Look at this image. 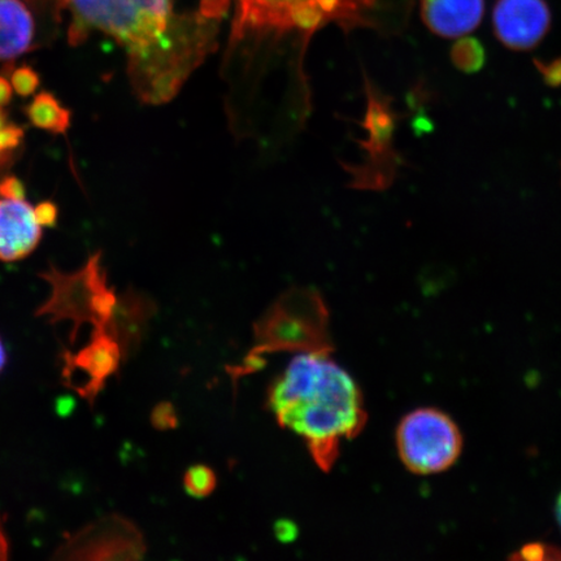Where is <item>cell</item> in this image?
Returning a JSON list of instances; mask_svg holds the SVG:
<instances>
[{
	"instance_id": "7c38bea8",
	"label": "cell",
	"mask_w": 561,
	"mask_h": 561,
	"mask_svg": "<svg viewBox=\"0 0 561 561\" xmlns=\"http://www.w3.org/2000/svg\"><path fill=\"white\" fill-rule=\"evenodd\" d=\"M421 18L444 38H461L481 24L485 0H421Z\"/></svg>"
},
{
	"instance_id": "30bf717a",
	"label": "cell",
	"mask_w": 561,
	"mask_h": 561,
	"mask_svg": "<svg viewBox=\"0 0 561 561\" xmlns=\"http://www.w3.org/2000/svg\"><path fill=\"white\" fill-rule=\"evenodd\" d=\"M42 227L25 201H0V261L18 262L30 256L42 240Z\"/></svg>"
},
{
	"instance_id": "8fae6325",
	"label": "cell",
	"mask_w": 561,
	"mask_h": 561,
	"mask_svg": "<svg viewBox=\"0 0 561 561\" xmlns=\"http://www.w3.org/2000/svg\"><path fill=\"white\" fill-rule=\"evenodd\" d=\"M156 311V304L142 293L128 290L118 296L115 311L104 331L121 346L124 362L136 353Z\"/></svg>"
},
{
	"instance_id": "ffe728a7",
	"label": "cell",
	"mask_w": 561,
	"mask_h": 561,
	"mask_svg": "<svg viewBox=\"0 0 561 561\" xmlns=\"http://www.w3.org/2000/svg\"><path fill=\"white\" fill-rule=\"evenodd\" d=\"M24 130L16 125H5L0 129V151H16L23 142Z\"/></svg>"
},
{
	"instance_id": "603a6c76",
	"label": "cell",
	"mask_w": 561,
	"mask_h": 561,
	"mask_svg": "<svg viewBox=\"0 0 561 561\" xmlns=\"http://www.w3.org/2000/svg\"><path fill=\"white\" fill-rule=\"evenodd\" d=\"M13 88L4 76H0V107L9 104L12 101Z\"/></svg>"
},
{
	"instance_id": "5b68a950",
	"label": "cell",
	"mask_w": 561,
	"mask_h": 561,
	"mask_svg": "<svg viewBox=\"0 0 561 561\" xmlns=\"http://www.w3.org/2000/svg\"><path fill=\"white\" fill-rule=\"evenodd\" d=\"M39 277L51 286V294L35 311V316L46 318L53 325L61 321L70 322V345H76L82 327L104 329L107 325L118 296L107 284L102 252L91 255L79 271L66 273L50 265L39 273Z\"/></svg>"
},
{
	"instance_id": "7402d4cb",
	"label": "cell",
	"mask_w": 561,
	"mask_h": 561,
	"mask_svg": "<svg viewBox=\"0 0 561 561\" xmlns=\"http://www.w3.org/2000/svg\"><path fill=\"white\" fill-rule=\"evenodd\" d=\"M535 61L547 85L552 88L561 85V58L549 62L538 60Z\"/></svg>"
},
{
	"instance_id": "52a82bcc",
	"label": "cell",
	"mask_w": 561,
	"mask_h": 561,
	"mask_svg": "<svg viewBox=\"0 0 561 561\" xmlns=\"http://www.w3.org/2000/svg\"><path fill=\"white\" fill-rule=\"evenodd\" d=\"M147 547L142 531L129 518L111 514L66 535L54 560L131 561L144 559Z\"/></svg>"
},
{
	"instance_id": "8992f818",
	"label": "cell",
	"mask_w": 561,
	"mask_h": 561,
	"mask_svg": "<svg viewBox=\"0 0 561 561\" xmlns=\"http://www.w3.org/2000/svg\"><path fill=\"white\" fill-rule=\"evenodd\" d=\"M399 458L409 471L427 476L447 471L462 450L454 420L436 409H419L404 416L397 430Z\"/></svg>"
},
{
	"instance_id": "d4e9b609",
	"label": "cell",
	"mask_w": 561,
	"mask_h": 561,
	"mask_svg": "<svg viewBox=\"0 0 561 561\" xmlns=\"http://www.w3.org/2000/svg\"><path fill=\"white\" fill-rule=\"evenodd\" d=\"M7 363V351L2 339H0V374H2Z\"/></svg>"
},
{
	"instance_id": "484cf974",
	"label": "cell",
	"mask_w": 561,
	"mask_h": 561,
	"mask_svg": "<svg viewBox=\"0 0 561 561\" xmlns=\"http://www.w3.org/2000/svg\"><path fill=\"white\" fill-rule=\"evenodd\" d=\"M5 125H7V114L2 110V107H0V129H2L3 126H5Z\"/></svg>"
},
{
	"instance_id": "6da1fadb",
	"label": "cell",
	"mask_w": 561,
	"mask_h": 561,
	"mask_svg": "<svg viewBox=\"0 0 561 561\" xmlns=\"http://www.w3.org/2000/svg\"><path fill=\"white\" fill-rule=\"evenodd\" d=\"M72 13L69 44L100 31L128 53L133 89L152 102H170L216 50L219 21L202 10L175 15L172 0H59Z\"/></svg>"
},
{
	"instance_id": "4fadbf2b",
	"label": "cell",
	"mask_w": 561,
	"mask_h": 561,
	"mask_svg": "<svg viewBox=\"0 0 561 561\" xmlns=\"http://www.w3.org/2000/svg\"><path fill=\"white\" fill-rule=\"evenodd\" d=\"M35 48V23L23 0H0V60H13Z\"/></svg>"
},
{
	"instance_id": "277c9868",
	"label": "cell",
	"mask_w": 561,
	"mask_h": 561,
	"mask_svg": "<svg viewBox=\"0 0 561 561\" xmlns=\"http://www.w3.org/2000/svg\"><path fill=\"white\" fill-rule=\"evenodd\" d=\"M254 343L240 366L229 369L234 381L261 369L265 355L332 354L329 310L321 294L310 287L284 293L256 321Z\"/></svg>"
},
{
	"instance_id": "ba28073f",
	"label": "cell",
	"mask_w": 561,
	"mask_h": 561,
	"mask_svg": "<svg viewBox=\"0 0 561 561\" xmlns=\"http://www.w3.org/2000/svg\"><path fill=\"white\" fill-rule=\"evenodd\" d=\"M60 360L62 385L90 405L95 404L104 386L125 363L121 346L104 329H93L81 350L62 351Z\"/></svg>"
},
{
	"instance_id": "2e32d148",
	"label": "cell",
	"mask_w": 561,
	"mask_h": 561,
	"mask_svg": "<svg viewBox=\"0 0 561 561\" xmlns=\"http://www.w3.org/2000/svg\"><path fill=\"white\" fill-rule=\"evenodd\" d=\"M217 477L213 469L206 466L188 468L184 476V488L188 495L206 497L216 489Z\"/></svg>"
},
{
	"instance_id": "4316f807",
	"label": "cell",
	"mask_w": 561,
	"mask_h": 561,
	"mask_svg": "<svg viewBox=\"0 0 561 561\" xmlns=\"http://www.w3.org/2000/svg\"><path fill=\"white\" fill-rule=\"evenodd\" d=\"M557 517H558V522L561 526V495L559 496V500L557 503Z\"/></svg>"
},
{
	"instance_id": "44dd1931",
	"label": "cell",
	"mask_w": 561,
	"mask_h": 561,
	"mask_svg": "<svg viewBox=\"0 0 561 561\" xmlns=\"http://www.w3.org/2000/svg\"><path fill=\"white\" fill-rule=\"evenodd\" d=\"M34 216L41 227L54 228L58 224L59 209L51 201L42 202L34 208Z\"/></svg>"
},
{
	"instance_id": "7a4b0ae2",
	"label": "cell",
	"mask_w": 561,
	"mask_h": 561,
	"mask_svg": "<svg viewBox=\"0 0 561 561\" xmlns=\"http://www.w3.org/2000/svg\"><path fill=\"white\" fill-rule=\"evenodd\" d=\"M268 405L278 424L304 438L316 465L331 471L343 440L367 423L359 386L331 354H299L271 385Z\"/></svg>"
},
{
	"instance_id": "d6986e66",
	"label": "cell",
	"mask_w": 561,
	"mask_h": 561,
	"mask_svg": "<svg viewBox=\"0 0 561 561\" xmlns=\"http://www.w3.org/2000/svg\"><path fill=\"white\" fill-rule=\"evenodd\" d=\"M0 198L25 201L26 191L23 182L16 175H7V178L0 180Z\"/></svg>"
},
{
	"instance_id": "ac0fdd59",
	"label": "cell",
	"mask_w": 561,
	"mask_h": 561,
	"mask_svg": "<svg viewBox=\"0 0 561 561\" xmlns=\"http://www.w3.org/2000/svg\"><path fill=\"white\" fill-rule=\"evenodd\" d=\"M151 423L157 430L167 431L178 425V416L170 403H161L151 413Z\"/></svg>"
},
{
	"instance_id": "3957f363",
	"label": "cell",
	"mask_w": 561,
	"mask_h": 561,
	"mask_svg": "<svg viewBox=\"0 0 561 561\" xmlns=\"http://www.w3.org/2000/svg\"><path fill=\"white\" fill-rule=\"evenodd\" d=\"M386 5V0H236L228 58L289 35L307 42L328 24L391 26Z\"/></svg>"
},
{
	"instance_id": "9a60e30c",
	"label": "cell",
	"mask_w": 561,
	"mask_h": 561,
	"mask_svg": "<svg viewBox=\"0 0 561 561\" xmlns=\"http://www.w3.org/2000/svg\"><path fill=\"white\" fill-rule=\"evenodd\" d=\"M454 66L465 73H477L485 65V48L476 38L461 37L451 48Z\"/></svg>"
},
{
	"instance_id": "5bb4252c",
	"label": "cell",
	"mask_w": 561,
	"mask_h": 561,
	"mask_svg": "<svg viewBox=\"0 0 561 561\" xmlns=\"http://www.w3.org/2000/svg\"><path fill=\"white\" fill-rule=\"evenodd\" d=\"M25 115L35 128L66 135L70 126V111L62 107L55 95L48 91H41L33 102L25 107Z\"/></svg>"
},
{
	"instance_id": "cb8c5ba5",
	"label": "cell",
	"mask_w": 561,
	"mask_h": 561,
	"mask_svg": "<svg viewBox=\"0 0 561 561\" xmlns=\"http://www.w3.org/2000/svg\"><path fill=\"white\" fill-rule=\"evenodd\" d=\"M10 546L7 541L2 524H0V560L9 559Z\"/></svg>"
},
{
	"instance_id": "e0dca14e",
	"label": "cell",
	"mask_w": 561,
	"mask_h": 561,
	"mask_svg": "<svg viewBox=\"0 0 561 561\" xmlns=\"http://www.w3.org/2000/svg\"><path fill=\"white\" fill-rule=\"evenodd\" d=\"M39 83V75L30 66H21L11 72V85L20 96L33 95Z\"/></svg>"
},
{
	"instance_id": "9c48e42d",
	"label": "cell",
	"mask_w": 561,
	"mask_h": 561,
	"mask_svg": "<svg viewBox=\"0 0 561 561\" xmlns=\"http://www.w3.org/2000/svg\"><path fill=\"white\" fill-rule=\"evenodd\" d=\"M493 25L496 38L510 50L529 51L549 33L551 12L545 0H497Z\"/></svg>"
}]
</instances>
